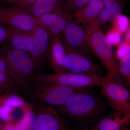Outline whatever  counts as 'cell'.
I'll list each match as a JSON object with an SVG mask.
<instances>
[{
	"instance_id": "obj_37",
	"label": "cell",
	"mask_w": 130,
	"mask_h": 130,
	"mask_svg": "<svg viewBox=\"0 0 130 130\" xmlns=\"http://www.w3.org/2000/svg\"><path fill=\"white\" fill-rule=\"evenodd\" d=\"M77 130L72 129V130Z\"/></svg>"
},
{
	"instance_id": "obj_20",
	"label": "cell",
	"mask_w": 130,
	"mask_h": 130,
	"mask_svg": "<svg viewBox=\"0 0 130 130\" xmlns=\"http://www.w3.org/2000/svg\"><path fill=\"white\" fill-rule=\"evenodd\" d=\"M112 28L122 35L130 29V22L127 16L122 14L112 20Z\"/></svg>"
},
{
	"instance_id": "obj_35",
	"label": "cell",
	"mask_w": 130,
	"mask_h": 130,
	"mask_svg": "<svg viewBox=\"0 0 130 130\" xmlns=\"http://www.w3.org/2000/svg\"><path fill=\"white\" fill-rule=\"evenodd\" d=\"M3 2H4V0H0V3H1Z\"/></svg>"
},
{
	"instance_id": "obj_3",
	"label": "cell",
	"mask_w": 130,
	"mask_h": 130,
	"mask_svg": "<svg viewBox=\"0 0 130 130\" xmlns=\"http://www.w3.org/2000/svg\"><path fill=\"white\" fill-rule=\"evenodd\" d=\"M102 107L95 96L84 90L75 94L64 104L54 108L60 115L83 120L97 115Z\"/></svg>"
},
{
	"instance_id": "obj_5",
	"label": "cell",
	"mask_w": 130,
	"mask_h": 130,
	"mask_svg": "<svg viewBox=\"0 0 130 130\" xmlns=\"http://www.w3.org/2000/svg\"><path fill=\"white\" fill-rule=\"evenodd\" d=\"M32 92L36 100L43 103L57 107L66 103L76 93L84 90L57 84H37Z\"/></svg>"
},
{
	"instance_id": "obj_18",
	"label": "cell",
	"mask_w": 130,
	"mask_h": 130,
	"mask_svg": "<svg viewBox=\"0 0 130 130\" xmlns=\"http://www.w3.org/2000/svg\"><path fill=\"white\" fill-rule=\"evenodd\" d=\"M69 14L63 11L61 8L57 9L54 13H49L41 17L36 18V19L38 25L46 30Z\"/></svg>"
},
{
	"instance_id": "obj_2",
	"label": "cell",
	"mask_w": 130,
	"mask_h": 130,
	"mask_svg": "<svg viewBox=\"0 0 130 130\" xmlns=\"http://www.w3.org/2000/svg\"><path fill=\"white\" fill-rule=\"evenodd\" d=\"M0 56L6 63L14 86L29 88L32 83L35 71L32 60L28 54L13 48L10 45H7L1 48Z\"/></svg>"
},
{
	"instance_id": "obj_29",
	"label": "cell",
	"mask_w": 130,
	"mask_h": 130,
	"mask_svg": "<svg viewBox=\"0 0 130 130\" xmlns=\"http://www.w3.org/2000/svg\"><path fill=\"white\" fill-rule=\"evenodd\" d=\"M6 38V28L0 25V42L3 41Z\"/></svg>"
},
{
	"instance_id": "obj_36",
	"label": "cell",
	"mask_w": 130,
	"mask_h": 130,
	"mask_svg": "<svg viewBox=\"0 0 130 130\" xmlns=\"http://www.w3.org/2000/svg\"><path fill=\"white\" fill-rule=\"evenodd\" d=\"M83 130H93V129H91V130H88V129H84Z\"/></svg>"
},
{
	"instance_id": "obj_27",
	"label": "cell",
	"mask_w": 130,
	"mask_h": 130,
	"mask_svg": "<svg viewBox=\"0 0 130 130\" xmlns=\"http://www.w3.org/2000/svg\"><path fill=\"white\" fill-rule=\"evenodd\" d=\"M130 53V42L125 40L122 41L116 50V55L118 59L120 60L124 56Z\"/></svg>"
},
{
	"instance_id": "obj_4",
	"label": "cell",
	"mask_w": 130,
	"mask_h": 130,
	"mask_svg": "<svg viewBox=\"0 0 130 130\" xmlns=\"http://www.w3.org/2000/svg\"><path fill=\"white\" fill-rule=\"evenodd\" d=\"M107 82L105 76L63 73L45 74H34L32 83L57 84L77 88L85 89L94 86H101Z\"/></svg>"
},
{
	"instance_id": "obj_34",
	"label": "cell",
	"mask_w": 130,
	"mask_h": 130,
	"mask_svg": "<svg viewBox=\"0 0 130 130\" xmlns=\"http://www.w3.org/2000/svg\"><path fill=\"white\" fill-rule=\"evenodd\" d=\"M1 120L0 119V129H1V127L2 125L1 124Z\"/></svg>"
},
{
	"instance_id": "obj_32",
	"label": "cell",
	"mask_w": 130,
	"mask_h": 130,
	"mask_svg": "<svg viewBox=\"0 0 130 130\" xmlns=\"http://www.w3.org/2000/svg\"><path fill=\"white\" fill-rule=\"evenodd\" d=\"M5 91L4 89L2 88V86L0 85V93H1L2 91Z\"/></svg>"
},
{
	"instance_id": "obj_11",
	"label": "cell",
	"mask_w": 130,
	"mask_h": 130,
	"mask_svg": "<svg viewBox=\"0 0 130 130\" xmlns=\"http://www.w3.org/2000/svg\"><path fill=\"white\" fill-rule=\"evenodd\" d=\"M63 32L66 41L73 49L85 54L86 52L91 50L85 30L76 21L71 19Z\"/></svg>"
},
{
	"instance_id": "obj_31",
	"label": "cell",
	"mask_w": 130,
	"mask_h": 130,
	"mask_svg": "<svg viewBox=\"0 0 130 130\" xmlns=\"http://www.w3.org/2000/svg\"><path fill=\"white\" fill-rule=\"evenodd\" d=\"M130 29H129L126 32H125L126 35L125 37L124 40L126 41L130 42Z\"/></svg>"
},
{
	"instance_id": "obj_7",
	"label": "cell",
	"mask_w": 130,
	"mask_h": 130,
	"mask_svg": "<svg viewBox=\"0 0 130 130\" xmlns=\"http://www.w3.org/2000/svg\"><path fill=\"white\" fill-rule=\"evenodd\" d=\"M0 25L30 31L34 30L37 24L36 18L24 8L0 6Z\"/></svg>"
},
{
	"instance_id": "obj_16",
	"label": "cell",
	"mask_w": 130,
	"mask_h": 130,
	"mask_svg": "<svg viewBox=\"0 0 130 130\" xmlns=\"http://www.w3.org/2000/svg\"><path fill=\"white\" fill-rule=\"evenodd\" d=\"M64 0H37L25 9L28 13L38 18L61 8Z\"/></svg>"
},
{
	"instance_id": "obj_19",
	"label": "cell",
	"mask_w": 130,
	"mask_h": 130,
	"mask_svg": "<svg viewBox=\"0 0 130 130\" xmlns=\"http://www.w3.org/2000/svg\"><path fill=\"white\" fill-rule=\"evenodd\" d=\"M36 117V112L28 107L22 119L14 124V130H33Z\"/></svg>"
},
{
	"instance_id": "obj_13",
	"label": "cell",
	"mask_w": 130,
	"mask_h": 130,
	"mask_svg": "<svg viewBox=\"0 0 130 130\" xmlns=\"http://www.w3.org/2000/svg\"><path fill=\"white\" fill-rule=\"evenodd\" d=\"M6 38L10 45L13 48L29 52L30 50L34 38V30L26 31L6 26Z\"/></svg>"
},
{
	"instance_id": "obj_28",
	"label": "cell",
	"mask_w": 130,
	"mask_h": 130,
	"mask_svg": "<svg viewBox=\"0 0 130 130\" xmlns=\"http://www.w3.org/2000/svg\"><path fill=\"white\" fill-rule=\"evenodd\" d=\"M37 0H4V2L12 7L26 9L33 4Z\"/></svg>"
},
{
	"instance_id": "obj_15",
	"label": "cell",
	"mask_w": 130,
	"mask_h": 130,
	"mask_svg": "<svg viewBox=\"0 0 130 130\" xmlns=\"http://www.w3.org/2000/svg\"><path fill=\"white\" fill-rule=\"evenodd\" d=\"M130 114L118 111L101 119L92 129L123 130L130 122Z\"/></svg>"
},
{
	"instance_id": "obj_10",
	"label": "cell",
	"mask_w": 130,
	"mask_h": 130,
	"mask_svg": "<svg viewBox=\"0 0 130 130\" xmlns=\"http://www.w3.org/2000/svg\"><path fill=\"white\" fill-rule=\"evenodd\" d=\"M66 123L54 108L42 105L38 107L33 130H67Z\"/></svg>"
},
{
	"instance_id": "obj_30",
	"label": "cell",
	"mask_w": 130,
	"mask_h": 130,
	"mask_svg": "<svg viewBox=\"0 0 130 130\" xmlns=\"http://www.w3.org/2000/svg\"><path fill=\"white\" fill-rule=\"evenodd\" d=\"M101 1L104 4V6H106L113 3L116 0H101Z\"/></svg>"
},
{
	"instance_id": "obj_17",
	"label": "cell",
	"mask_w": 130,
	"mask_h": 130,
	"mask_svg": "<svg viewBox=\"0 0 130 130\" xmlns=\"http://www.w3.org/2000/svg\"><path fill=\"white\" fill-rule=\"evenodd\" d=\"M124 5V0H116L111 4L105 6L95 21L88 25L99 27L122 14Z\"/></svg>"
},
{
	"instance_id": "obj_6",
	"label": "cell",
	"mask_w": 130,
	"mask_h": 130,
	"mask_svg": "<svg viewBox=\"0 0 130 130\" xmlns=\"http://www.w3.org/2000/svg\"><path fill=\"white\" fill-rule=\"evenodd\" d=\"M61 39L66 51L64 65L67 71L76 74L101 76L102 70L98 65L85 54L72 48L64 38Z\"/></svg>"
},
{
	"instance_id": "obj_9",
	"label": "cell",
	"mask_w": 130,
	"mask_h": 130,
	"mask_svg": "<svg viewBox=\"0 0 130 130\" xmlns=\"http://www.w3.org/2000/svg\"><path fill=\"white\" fill-rule=\"evenodd\" d=\"M51 37L38 25L34 30V38L28 54L32 60L35 71H41L44 67L47 59L49 40Z\"/></svg>"
},
{
	"instance_id": "obj_25",
	"label": "cell",
	"mask_w": 130,
	"mask_h": 130,
	"mask_svg": "<svg viewBox=\"0 0 130 130\" xmlns=\"http://www.w3.org/2000/svg\"><path fill=\"white\" fill-rule=\"evenodd\" d=\"M90 0H64L66 7L70 11L76 12L81 9Z\"/></svg>"
},
{
	"instance_id": "obj_1",
	"label": "cell",
	"mask_w": 130,
	"mask_h": 130,
	"mask_svg": "<svg viewBox=\"0 0 130 130\" xmlns=\"http://www.w3.org/2000/svg\"><path fill=\"white\" fill-rule=\"evenodd\" d=\"M85 30L91 49L107 70V74L105 76L107 82L125 84L120 72L116 54L104 33L99 27L92 26L88 25Z\"/></svg>"
},
{
	"instance_id": "obj_21",
	"label": "cell",
	"mask_w": 130,
	"mask_h": 130,
	"mask_svg": "<svg viewBox=\"0 0 130 130\" xmlns=\"http://www.w3.org/2000/svg\"><path fill=\"white\" fill-rule=\"evenodd\" d=\"M0 103L13 108L23 107L26 105L21 97L14 94H6L0 97Z\"/></svg>"
},
{
	"instance_id": "obj_33",
	"label": "cell",
	"mask_w": 130,
	"mask_h": 130,
	"mask_svg": "<svg viewBox=\"0 0 130 130\" xmlns=\"http://www.w3.org/2000/svg\"><path fill=\"white\" fill-rule=\"evenodd\" d=\"M123 130H129V129H128V128L127 127H126V128H125Z\"/></svg>"
},
{
	"instance_id": "obj_26",
	"label": "cell",
	"mask_w": 130,
	"mask_h": 130,
	"mask_svg": "<svg viewBox=\"0 0 130 130\" xmlns=\"http://www.w3.org/2000/svg\"><path fill=\"white\" fill-rule=\"evenodd\" d=\"M122 35L112 28L107 32L106 36L108 42L112 46H118L121 42Z\"/></svg>"
},
{
	"instance_id": "obj_12",
	"label": "cell",
	"mask_w": 130,
	"mask_h": 130,
	"mask_svg": "<svg viewBox=\"0 0 130 130\" xmlns=\"http://www.w3.org/2000/svg\"><path fill=\"white\" fill-rule=\"evenodd\" d=\"M66 51L59 36H54L48 45L47 59L55 73H63L67 71L64 65Z\"/></svg>"
},
{
	"instance_id": "obj_14",
	"label": "cell",
	"mask_w": 130,
	"mask_h": 130,
	"mask_svg": "<svg viewBox=\"0 0 130 130\" xmlns=\"http://www.w3.org/2000/svg\"><path fill=\"white\" fill-rule=\"evenodd\" d=\"M104 7L101 0H90L81 9L74 13L73 16L78 23L88 25L95 21Z\"/></svg>"
},
{
	"instance_id": "obj_8",
	"label": "cell",
	"mask_w": 130,
	"mask_h": 130,
	"mask_svg": "<svg viewBox=\"0 0 130 130\" xmlns=\"http://www.w3.org/2000/svg\"><path fill=\"white\" fill-rule=\"evenodd\" d=\"M125 85L108 81L102 85V93L119 112L130 114V93Z\"/></svg>"
},
{
	"instance_id": "obj_23",
	"label": "cell",
	"mask_w": 130,
	"mask_h": 130,
	"mask_svg": "<svg viewBox=\"0 0 130 130\" xmlns=\"http://www.w3.org/2000/svg\"><path fill=\"white\" fill-rule=\"evenodd\" d=\"M120 72L125 85L129 86L130 84V53L119 60Z\"/></svg>"
},
{
	"instance_id": "obj_22",
	"label": "cell",
	"mask_w": 130,
	"mask_h": 130,
	"mask_svg": "<svg viewBox=\"0 0 130 130\" xmlns=\"http://www.w3.org/2000/svg\"><path fill=\"white\" fill-rule=\"evenodd\" d=\"M0 85L4 90H9L14 85L8 71L6 63L0 56Z\"/></svg>"
},
{
	"instance_id": "obj_24",
	"label": "cell",
	"mask_w": 130,
	"mask_h": 130,
	"mask_svg": "<svg viewBox=\"0 0 130 130\" xmlns=\"http://www.w3.org/2000/svg\"><path fill=\"white\" fill-rule=\"evenodd\" d=\"M72 16L70 14L66 16L59 21L56 24L48 28L46 30V31L51 36H60V33L64 31L68 21L71 19Z\"/></svg>"
}]
</instances>
